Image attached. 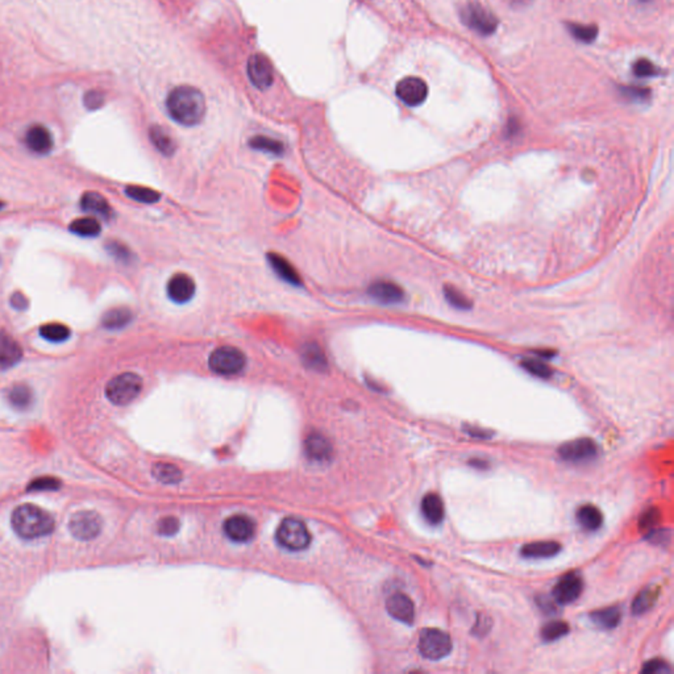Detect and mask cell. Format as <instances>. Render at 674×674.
<instances>
[{"mask_svg":"<svg viewBox=\"0 0 674 674\" xmlns=\"http://www.w3.org/2000/svg\"><path fill=\"white\" fill-rule=\"evenodd\" d=\"M166 108L173 120L185 127H193L204 118L206 99L202 91L194 86L180 85L169 92Z\"/></svg>","mask_w":674,"mask_h":674,"instance_id":"6da1fadb","label":"cell"},{"mask_svg":"<svg viewBox=\"0 0 674 674\" xmlns=\"http://www.w3.org/2000/svg\"><path fill=\"white\" fill-rule=\"evenodd\" d=\"M12 527L23 539H39L53 532L54 520L45 509L34 505H23L12 514Z\"/></svg>","mask_w":674,"mask_h":674,"instance_id":"7a4b0ae2","label":"cell"},{"mask_svg":"<svg viewBox=\"0 0 674 674\" xmlns=\"http://www.w3.org/2000/svg\"><path fill=\"white\" fill-rule=\"evenodd\" d=\"M143 390V379L135 373H123L114 377L107 388L105 395L111 403L127 406L134 402Z\"/></svg>","mask_w":674,"mask_h":674,"instance_id":"3957f363","label":"cell"},{"mask_svg":"<svg viewBox=\"0 0 674 674\" xmlns=\"http://www.w3.org/2000/svg\"><path fill=\"white\" fill-rule=\"evenodd\" d=\"M278 543L288 551H303L311 543V534L306 525L297 518H286L277 529Z\"/></svg>","mask_w":674,"mask_h":674,"instance_id":"277c9868","label":"cell"},{"mask_svg":"<svg viewBox=\"0 0 674 674\" xmlns=\"http://www.w3.org/2000/svg\"><path fill=\"white\" fill-rule=\"evenodd\" d=\"M245 364L246 359L240 349L229 345L215 349L209 359L211 370L220 375H239Z\"/></svg>","mask_w":674,"mask_h":674,"instance_id":"5b68a950","label":"cell"},{"mask_svg":"<svg viewBox=\"0 0 674 674\" xmlns=\"http://www.w3.org/2000/svg\"><path fill=\"white\" fill-rule=\"evenodd\" d=\"M452 651L450 636L437 629H425L420 632V655L427 660H441Z\"/></svg>","mask_w":674,"mask_h":674,"instance_id":"8992f818","label":"cell"},{"mask_svg":"<svg viewBox=\"0 0 674 674\" xmlns=\"http://www.w3.org/2000/svg\"><path fill=\"white\" fill-rule=\"evenodd\" d=\"M461 20L467 28L482 36H490L498 28V19L478 3H469L461 10Z\"/></svg>","mask_w":674,"mask_h":674,"instance_id":"52a82bcc","label":"cell"},{"mask_svg":"<svg viewBox=\"0 0 674 674\" xmlns=\"http://www.w3.org/2000/svg\"><path fill=\"white\" fill-rule=\"evenodd\" d=\"M102 525L103 522L99 514L85 509V511L75 512L72 516L69 522V529L75 539L87 541V540L95 539L101 534Z\"/></svg>","mask_w":674,"mask_h":674,"instance_id":"ba28073f","label":"cell"},{"mask_svg":"<svg viewBox=\"0 0 674 674\" xmlns=\"http://www.w3.org/2000/svg\"><path fill=\"white\" fill-rule=\"evenodd\" d=\"M598 454V447L590 439H577L562 444L558 448V456L571 464H584L593 461Z\"/></svg>","mask_w":674,"mask_h":674,"instance_id":"9c48e42d","label":"cell"},{"mask_svg":"<svg viewBox=\"0 0 674 674\" xmlns=\"http://www.w3.org/2000/svg\"><path fill=\"white\" fill-rule=\"evenodd\" d=\"M582 590H584V581H582L581 576L578 573L573 571V573H568L567 576H564L556 584L552 594H554L556 603L565 606V604H569V603H573V602L578 600L580 596L582 594Z\"/></svg>","mask_w":674,"mask_h":674,"instance_id":"30bf717a","label":"cell"},{"mask_svg":"<svg viewBox=\"0 0 674 674\" xmlns=\"http://www.w3.org/2000/svg\"><path fill=\"white\" fill-rule=\"evenodd\" d=\"M397 96L410 107H417L421 105L428 95V86L427 83L417 78V76H407L403 78L401 82L397 85Z\"/></svg>","mask_w":674,"mask_h":674,"instance_id":"8fae6325","label":"cell"},{"mask_svg":"<svg viewBox=\"0 0 674 674\" xmlns=\"http://www.w3.org/2000/svg\"><path fill=\"white\" fill-rule=\"evenodd\" d=\"M246 72L249 81L252 85H255L257 89L265 90L273 83L274 74H273V67L270 61L264 54H255L252 56L248 65H246Z\"/></svg>","mask_w":674,"mask_h":674,"instance_id":"7c38bea8","label":"cell"},{"mask_svg":"<svg viewBox=\"0 0 674 674\" xmlns=\"http://www.w3.org/2000/svg\"><path fill=\"white\" fill-rule=\"evenodd\" d=\"M224 534L227 538L236 543H246L255 535V523L245 515H233L224 522Z\"/></svg>","mask_w":674,"mask_h":674,"instance_id":"4fadbf2b","label":"cell"},{"mask_svg":"<svg viewBox=\"0 0 674 674\" xmlns=\"http://www.w3.org/2000/svg\"><path fill=\"white\" fill-rule=\"evenodd\" d=\"M167 295L178 304L190 302L195 295L194 280L185 273L174 274L167 284Z\"/></svg>","mask_w":674,"mask_h":674,"instance_id":"5bb4252c","label":"cell"},{"mask_svg":"<svg viewBox=\"0 0 674 674\" xmlns=\"http://www.w3.org/2000/svg\"><path fill=\"white\" fill-rule=\"evenodd\" d=\"M369 295L382 304H397L405 300V291L402 287L390 281H377L369 286Z\"/></svg>","mask_w":674,"mask_h":674,"instance_id":"9a60e30c","label":"cell"},{"mask_svg":"<svg viewBox=\"0 0 674 674\" xmlns=\"http://www.w3.org/2000/svg\"><path fill=\"white\" fill-rule=\"evenodd\" d=\"M386 609L394 619L406 624H412L415 619L414 602L402 593L392 594L386 602Z\"/></svg>","mask_w":674,"mask_h":674,"instance_id":"2e32d148","label":"cell"},{"mask_svg":"<svg viewBox=\"0 0 674 674\" xmlns=\"http://www.w3.org/2000/svg\"><path fill=\"white\" fill-rule=\"evenodd\" d=\"M23 357V349L7 332H0V368L10 369Z\"/></svg>","mask_w":674,"mask_h":674,"instance_id":"e0dca14e","label":"cell"},{"mask_svg":"<svg viewBox=\"0 0 674 674\" xmlns=\"http://www.w3.org/2000/svg\"><path fill=\"white\" fill-rule=\"evenodd\" d=\"M25 144L33 153L46 154L53 148V137L44 125H33L27 131Z\"/></svg>","mask_w":674,"mask_h":674,"instance_id":"ac0fdd59","label":"cell"},{"mask_svg":"<svg viewBox=\"0 0 674 674\" xmlns=\"http://www.w3.org/2000/svg\"><path fill=\"white\" fill-rule=\"evenodd\" d=\"M268 262H269L273 270L277 273V275L280 278H282L287 284L293 286L302 285L299 274L297 273V270L294 269V266L286 260L285 257L275 255V253H270L268 255Z\"/></svg>","mask_w":674,"mask_h":674,"instance_id":"d6986e66","label":"cell"},{"mask_svg":"<svg viewBox=\"0 0 674 674\" xmlns=\"http://www.w3.org/2000/svg\"><path fill=\"white\" fill-rule=\"evenodd\" d=\"M421 512L430 525H440L444 519V503L437 494L430 493L421 501Z\"/></svg>","mask_w":674,"mask_h":674,"instance_id":"ffe728a7","label":"cell"},{"mask_svg":"<svg viewBox=\"0 0 674 674\" xmlns=\"http://www.w3.org/2000/svg\"><path fill=\"white\" fill-rule=\"evenodd\" d=\"M81 207L82 210L95 213L103 219H111L112 218V209L108 204V202L105 198L98 193H86L81 199Z\"/></svg>","mask_w":674,"mask_h":674,"instance_id":"44dd1931","label":"cell"},{"mask_svg":"<svg viewBox=\"0 0 674 674\" xmlns=\"http://www.w3.org/2000/svg\"><path fill=\"white\" fill-rule=\"evenodd\" d=\"M561 551V545L556 541H534L522 547L520 554L527 558H549Z\"/></svg>","mask_w":674,"mask_h":674,"instance_id":"7402d4cb","label":"cell"},{"mask_svg":"<svg viewBox=\"0 0 674 674\" xmlns=\"http://www.w3.org/2000/svg\"><path fill=\"white\" fill-rule=\"evenodd\" d=\"M330 441L322 434H313L306 441V452L315 461H326L330 459Z\"/></svg>","mask_w":674,"mask_h":674,"instance_id":"603a6c76","label":"cell"},{"mask_svg":"<svg viewBox=\"0 0 674 674\" xmlns=\"http://www.w3.org/2000/svg\"><path fill=\"white\" fill-rule=\"evenodd\" d=\"M149 137L151 144L156 147V149L158 150L160 153H162L164 156L174 154L176 148H177L176 141L162 127H158V125L151 127L149 131Z\"/></svg>","mask_w":674,"mask_h":674,"instance_id":"cb8c5ba5","label":"cell"},{"mask_svg":"<svg viewBox=\"0 0 674 674\" xmlns=\"http://www.w3.org/2000/svg\"><path fill=\"white\" fill-rule=\"evenodd\" d=\"M132 317H134V315H132L131 310H128L125 307H118V308H112L108 313H105L103 319H102V324L107 330H121L132 322Z\"/></svg>","mask_w":674,"mask_h":674,"instance_id":"d4e9b609","label":"cell"},{"mask_svg":"<svg viewBox=\"0 0 674 674\" xmlns=\"http://www.w3.org/2000/svg\"><path fill=\"white\" fill-rule=\"evenodd\" d=\"M590 619L600 629H614L620 623L622 611L619 607H607L594 611L590 615Z\"/></svg>","mask_w":674,"mask_h":674,"instance_id":"484cf974","label":"cell"},{"mask_svg":"<svg viewBox=\"0 0 674 674\" xmlns=\"http://www.w3.org/2000/svg\"><path fill=\"white\" fill-rule=\"evenodd\" d=\"M659 587H646L640 591V594L635 598L631 606V611L633 615H642L648 613L659 598Z\"/></svg>","mask_w":674,"mask_h":674,"instance_id":"4316f807","label":"cell"},{"mask_svg":"<svg viewBox=\"0 0 674 674\" xmlns=\"http://www.w3.org/2000/svg\"><path fill=\"white\" fill-rule=\"evenodd\" d=\"M577 520L587 531H597L603 523L600 509L593 505H585L577 511Z\"/></svg>","mask_w":674,"mask_h":674,"instance_id":"83f0119b","label":"cell"},{"mask_svg":"<svg viewBox=\"0 0 674 674\" xmlns=\"http://www.w3.org/2000/svg\"><path fill=\"white\" fill-rule=\"evenodd\" d=\"M70 231L82 238H96L102 232V227L95 218H81L70 224Z\"/></svg>","mask_w":674,"mask_h":674,"instance_id":"f1b7e54d","label":"cell"},{"mask_svg":"<svg viewBox=\"0 0 674 674\" xmlns=\"http://www.w3.org/2000/svg\"><path fill=\"white\" fill-rule=\"evenodd\" d=\"M151 473L157 480L162 482V483L174 485V483H178L182 480V472L176 465L158 463V464L153 466Z\"/></svg>","mask_w":674,"mask_h":674,"instance_id":"f546056e","label":"cell"},{"mask_svg":"<svg viewBox=\"0 0 674 674\" xmlns=\"http://www.w3.org/2000/svg\"><path fill=\"white\" fill-rule=\"evenodd\" d=\"M40 335L50 343H63L70 337V330L61 323H48L40 328Z\"/></svg>","mask_w":674,"mask_h":674,"instance_id":"4dcf8cb0","label":"cell"},{"mask_svg":"<svg viewBox=\"0 0 674 674\" xmlns=\"http://www.w3.org/2000/svg\"><path fill=\"white\" fill-rule=\"evenodd\" d=\"M32 390L25 385H16L8 392V401L17 410H27L32 405Z\"/></svg>","mask_w":674,"mask_h":674,"instance_id":"1f68e13d","label":"cell"},{"mask_svg":"<svg viewBox=\"0 0 674 674\" xmlns=\"http://www.w3.org/2000/svg\"><path fill=\"white\" fill-rule=\"evenodd\" d=\"M125 194L128 198L134 199L136 202H140V203H147V204H151V203H156L161 199V195L151 189H148V187H143V186H128L125 189Z\"/></svg>","mask_w":674,"mask_h":674,"instance_id":"d6a6232c","label":"cell"},{"mask_svg":"<svg viewBox=\"0 0 674 674\" xmlns=\"http://www.w3.org/2000/svg\"><path fill=\"white\" fill-rule=\"evenodd\" d=\"M303 360L315 370H323L327 366V361L323 355V350L316 344H310L303 350Z\"/></svg>","mask_w":674,"mask_h":674,"instance_id":"836d02e7","label":"cell"},{"mask_svg":"<svg viewBox=\"0 0 674 674\" xmlns=\"http://www.w3.org/2000/svg\"><path fill=\"white\" fill-rule=\"evenodd\" d=\"M249 144L255 149L268 151V153L277 154V156H280V154H282L285 151V147H284V144L281 141H277L274 138L265 137V136H255V137H253L249 141Z\"/></svg>","mask_w":674,"mask_h":674,"instance_id":"e575fe53","label":"cell"},{"mask_svg":"<svg viewBox=\"0 0 674 674\" xmlns=\"http://www.w3.org/2000/svg\"><path fill=\"white\" fill-rule=\"evenodd\" d=\"M568 30L570 34L585 44H591L597 36H598V28L596 25H581V24H568Z\"/></svg>","mask_w":674,"mask_h":674,"instance_id":"d590c367","label":"cell"},{"mask_svg":"<svg viewBox=\"0 0 674 674\" xmlns=\"http://www.w3.org/2000/svg\"><path fill=\"white\" fill-rule=\"evenodd\" d=\"M569 633V626L564 622H551L541 629V639L547 643L556 642Z\"/></svg>","mask_w":674,"mask_h":674,"instance_id":"8d00e7d4","label":"cell"},{"mask_svg":"<svg viewBox=\"0 0 674 674\" xmlns=\"http://www.w3.org/2000/svg\"><path fill=\"white\" fill-rule=\"evenodd\" d=\"M444 295H445V299L448 300L453 307H456L459 310H469L472 307L470 300L467 299L464 294H461L454 287H445Z\"/></svg>","mask_w":674,"mask_h":674,"instance_id":"74e56055","label":"cell"},{"mask_svg":"<svg viewBox=\"0 0 674 674\" xmlns=\"http://www.w3.org/2000/svg\"><path fill=\"white\" fill-rule=\"evenodd\" d=\"M522 366L528 373H531L535 377H539V378L547 379L552 375V369L548 365H545L543 361L525 360L522 362Z\"/></svg>","mask_w":674,"mask_h":674,"instance_id":"f35d334b","label":"cell"},{"mask_svg":"<svg viewBox=\"0 0 674 674\" xmlns=\"http://www.w3.org/2000/svg\"><path fill=\"white\" fill-rule=\"evenodd\" d=\"M633 74L638 78H651L660 74L659 67L649 60H638L633 65Z\"/></svg>","mask_w":674,"mask_h":674,"instance_id":"ab89813d","label":"cell"},{"mask_svg":"<svg viewBox=\"0 0 674 674\" xmlns=\"http://www.w3.org/2000/svg\"><path fill=\"white\" fill-rule=\"evenodd\" d=\"M620 92L624 98H629L632 102H645L651 98V91L642 87H622Z\"/></svg>","mask_w":674,"mask_h":674,"instance_id":"60d3db41","label":"cell"},{"mask_svg":"<svg viewBox=\"0 0 674 674\" xmlns=\"http://www.w3.org/2000/svg\"><path fill=\"white\" fill-rule=\"evenodd\" d=\"M671 666L664 661V660L655 659L645 662L642 673L644 674H657V673H671Z\"/></svg>","mask_w":674,"mask_h":674,"instance_id":"b9f144b4","label":"cell"},{"mask_svg":"<svg viewBox=\"0 0 674 674\" xmlns=\"http://www.w3.org/2000/svg\"><path fill=\"white\" fill-rule=\"evenodd\" d=\"M660 520V512L659 509H649L648 511H645L644 514L642 515L640 518V523H639V527L642 529H652L655 525H657V522Z\"/></svg>","mask_w":674,"mask_h":674,"instance_id":"7bdbcfd3","label":"cell"},{"mask_svg":"<svg viewBox=\"0 0 674 674\" xmlns=\"http://www.w3.org/2000/svg\"><path fill=\"white\" fill-rule=\"evenodd\" d=\"M83 102L89 109H98L105 103V95L101 91L91 90L86 92Z\"/></svg>","mask_w":674,"mask_h":674,"instance_id":"ee69618b","label":"cell"},{"mask_svg":"<svg viewBox=\"0 0 674 674\" xmlns=\"http://www.w3.org/2000/svg\"><path fill=\"white\" fill-rule=\"evenodd\" d=\"M180 529V522L176 518H165L158 523V532L164 536H171Z\"/></svg>","mask_w":674,"mask_h":674,"instance_id":"f6af8a7d","label":"cell"},{"mask_svg":"<svg viewBox=\"0 0 674 674\" xmlns=\"http://www.w3.org/2000/svg\"><path fill=\"white\" fill-rule=\"evenodd\" d=\"M645 539L656 545H665L671 541V531L669 529H652Z\"/></svg>","mask_w":674,"mask_h":674,"instance_id":"bcb514c9","label":"cell"},{"mask_svg":"<svg viewBox=\"0 0 674 674\" xmlns=\"http://www.w3.org/2000/svg\"><path fill=\"white\" fill-rule=\"evenodd\" d=\"M108 251L109 253L116 257L118 260H121V261H128L131 258V253L127 249V246L121 245L120 242H116V241H112L108 244Z\"/></svg>","mask_w":674,"mask_h":674,"instance_id":"7dc6e473","label":"cell"},{"mask_svg":"<svg viewBox=\"0 0 674 674\" xmlns=\"http://www.w3.org/2000/svg\"><path fill=\"white\" fill-rule=\"evenodd\" d=\"M60 487V482L54 478H40V480L34 481L33 483H30V489H33V490H56Z\"/></svg>","mask_w":674,"mask_h":674,"instance_id":"c3c4849f","label":"cell"},{"mask_svg":"<svg viewBox=\"0 0 674 674\" xmlns=\"http://www.w3.org/2000/svg\"><path fill=\"white\" fill-rule=\"evenodd\" d=\"M492 627V622L487 616L485 615H478V619L476 622V627L473 629V633L476 635H480V636H483L487 633V631Z\"/></svg>","mask_w":674,"mask_h":674,"instance_id":"681fc988","label":"cell"},{"mask_svg":"<svg viewBox=\"0 0 674 674\" xmlns=\"http://www.w3.org/2000/svg\"><path fill=\"white\" fill-rule=\"evenodd\" d=\"M464 431L467 434H470L472 437H476V439H489L492 437L493 434L486 431V430H482V428H477V427H469V425H465Z\"/></svg>","mask_w":674,"mask_h":674,"instance_id":"f907efd6","label":"cell"},{"mask_svg":"<svg viewBox=\"0 0 674 674\" xmlns=\"http://www.w3.org/2000/svg\"><path fill=\"white\" fill-rule=\"evenodd\" d=\"M11 303L17 310H24L27 307V299L20 293H16L11 299Z\"/></svg>","mask_w":674,"mask_h":674,"instance_id":"816d5d0a","label":"cell"},{"mask_svg":"<svg viewBox=\"0 0 674 674\" xmlns=\"http://www.w3.org/2000/svg\"><path fill=\"white\" fill-rule=\"evenodd\" d=\"M469 464L472 465V466H474V467H481V469L487 467V465H486L487 463H485V461H482V460H470V463H469Z\"/></svg>","mask_w":674,"mask_h":674,"instance_id":"f5cc1de1","label":"cell"},{"mask_svg":"<svg viewBox=\"0 0 674 674\" xmlns=\"http://www.w3.org/2000/svg\"><path fill=\"white\" fill-rule=\"evenodd\" d=\"M640 1H643V3H648V1H651V0H640Z\"/></svg>","mask_w":674,"mask_h":674,"instance_id":"db71d44e","label":"cell"},{"mask_svg":"<svg viewBox=\"0 0 674 674\" xmlns=\"http://www.w3.org/2000/svg\"><path fill=\"white\" fill-rule=\"evenodd\" d=\"M1 207H3V204H1V203H0V210H1Z\"/></svg>","mask_w":674,"mask_h":674,"instance_id":"11a10c76","label":"cell"}]
</instances>
